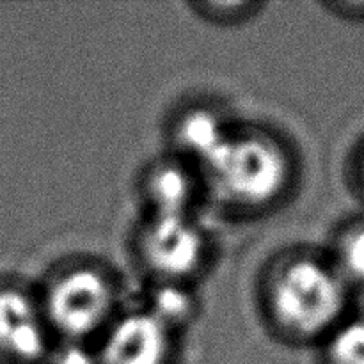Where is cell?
I'll return each mask as SVG.
<instances>
[{"mask_svg": "<svg viewBox=\"0 0 364 364\" xmlns=\"http://www.w3.org/2000/svg\"><path fill=\"white\" fill-rule=\"evenodd\" d=\"M350 290L329 256L291 249L263 272L259 308L267 327L283 343L320 347L348 318Z\"/></svg>", "mask_w": 364, "mask_h": 364, "instance_id": "6da1fadb", "label": "cell"}, {"mask_svg": "<svg viewBox=\"0 0 364 364\" xmlns=\"http://www.w3.org/2000/svg\"><path fill=\"white\" fill-rule=\"evenodd\" d=\"M206 198L238 215L277 208L297 180L290 146L259 124H235L228 141L199 169Z\"/></svg>", "mask_w": 364, "mask_h": 364, "instance_id": "7a4b0ae2", "label": "cell"}, {"mask_svg": "<svg viewBox=\"0 0 364 364\" xmlns=\"http://www.w3.org/2000/svg\"><path fill=\"white\" fill-rule=\"evenodd\" d=\"M38 294L57 341L96 343L123 311L116 276L92 259L63 263Z\"/></svg>", "mask_w": 364, "mask_h": 364, "instance_id": "3957f363", "label": "cell"}, {"mask_svg": "<svg viewBox=\"0 0 364 364\" xmlns=\"http://www.w3.org/2000/svg\"><path fill=\"white\" fill-rule=\"evenodd\" d=\"M135 258L151 281L194 284L212 262V238L191 217H146L135 231Z\"/></svg>", "mask_w": 364, "mask_h": 364, "instance_id": "277c9868", "label": "cell"}, {"mask_svg": "<svg viewBox=\"0 0 364 364\" xmlns=\"http://www.w3.org/2000/svg\"><path fill=\"white\" fill-rule=\"evenodd\" d=\"M55 341L38 290L0 281V363L45 364Z\"/></svg>", "mask_w": 364, "mask_h": 364, "instance_id": "5b68a950", "label": "cell"}, {"mask_svg": "<svg viewBox=\"0 0 364 364\" xmlns=\"http://www.w3.org/2000/svg\"><path fill=\"white\" fill-rule=\"evenodd\" d=\"M180 334L142 306L124 309L95 343L100 364H176Z\"/></svg>", "mask_w": 364, "mask_h": 364, "instance_id": "8992f818", "label": "cell"}, {"mask_svg": "<svg viewBox=\"0 0 364 364\" xmlns=\"http://www.w3.org/2000/svg\"><path fill=\"white\" fill-rule=\"evenodd\" d=\"M139 192L146 217H191L206 198L203 176L196 166L169 153L142 171Z\"/></svg>", "mask_w": 364, "mask_h": 364, "instance_id": "52a82bcc", "label": "cell"}, {"mask_svg": "<svg viewBox=\"0 0 364 364\" xmlns=\"http://www.w3.org/2000/svg\"><path fill=\"white\" fill-rule=\"evenodd\" d=\"M233 128L235 123L215 107L192 103L171 121V153L201 169L228 141Z\"/></svg>", "mask_w": 364, "mask_h": 364, "instance_id": "ba28073f", "label": "cell"}, {"mask_svg": "<svg viewBox=\"0 0 364 364\" xmlns=\"http://www.w3.org/2000/svg\"><path fill=\"white\" fill-rule=\"evenodd\" d=\"M141 306L180 336L199 316V297L194 284L151 281Z\"/></svg>", "mask_w": 364, "mask_h": 364, "instance_id": "9c48e42d", "label": "cell"}, {"mask_svg": "<svg viewBox=\"0 0 364 364\" xmlns=\"http://www.w3.org/2000/svg\"><path fill=\"white\" fill-rule=\"evenodd\" d=\"M327 256L348 287H364V220L345 226Z\"/></svg>", "mask_w": 364, "mask_h": 364, "instance_id": "30bf717a", "label": "cell"}, {"mask_svg": "<svg viewBox=\"0 0 364 364\" xmlns=\"http://www.w3.org/2000/svg\"><path fill=\"white\" fill-rule=\"evenodd\" d=\"M320 364H364V318H347L320 343Z\"/></svg>", "mask_w": 364, "mask_h": 364, "instance_id": "8fae6325", "label": "cell"}, {"mask_svg": "<svg viewBox=\"0 0 364 364\" xmlns=\"http://www.w3.org/2000/svg\"><path fill=\"white\" fill-rule=\"evenodd\" d=\"M265 4L259 2H194L191 9L196 16L208 23L220 25V27H233V25L247 23L256 18Z\"/></svg>", "mask_w": 364, "mask_h": 364, "instance_id": "7c38bea8", "label": "cell"}, {"mask_svg": "<svg viewBox=\"0 0 364 364\" xmlns=\"http://www.w3.org/2000/svg\"><path fill=\"white\" fill-rule=\"evenodd\" d=\"M45 364H100L95 343L55 341Z\"/></svg>", "mask_w": 364, "mask_h": 364, "instance_id": "4fadbf2b", "label": "cell"}, {"mask_svg": "<svg viewBox=\"0 0 364 364\" xmlns=\"http://www.w3.org/2000/svg\"><path fill=\"white\" fill-rule=\"evenodd\" d=\"M355 174H358L359 185H361V188L364 191V151L358 160V169H355Z\"/></svg>", "mask_w": 364, "mask_h": 364, "instance_id": "5bb4252c", "label": "cell"}]
</instances>
